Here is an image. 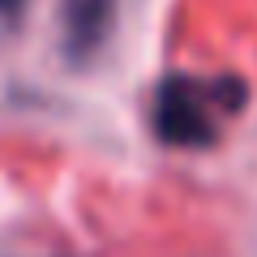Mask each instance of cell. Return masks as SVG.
<instances>
[{"label":"cell","mask_w":257,"mask_h":257,"mask_svg":"<svg viewBox=\"0 0 257 257\" xmlns=\"http://www.w3.org/2000/svg\"><path fill=\"white\" fill-rule=\"evenodd\" d=\"M248 90L240 77H193L167 73L155 86L150 124L163 146L176 150H206L223 138V124L244 107Z\"/></svg>","instance_id":"obj_1"},{"label":"cell","mask_w":257,"mask_h":257,"mask_svg":"<svg viewBox=\"0 0 257 257\" xmlns=\"http://www.w3.org/2000/svg\"><path fill=\"white\" fill-rule=\"evenodd\" d=\"M107 22H111V0H69V13H64L69 52L99 47V39L107 35Z\"/></svg>","instance_id":"obj_2"},{"label":"cell","mask_w":257,"mask_h":257,"mask_svg":"<svg viewBox=\"0 0 257 257\" xmlns=\"http://www.w3.org/2000/svg\"><path fill=\"white\" fill-rule=\"evenodd\" d=\"M22 0H0V13H9V9H18Z\"/></svg>","instance_id":"obj_3"}]
</instances>
